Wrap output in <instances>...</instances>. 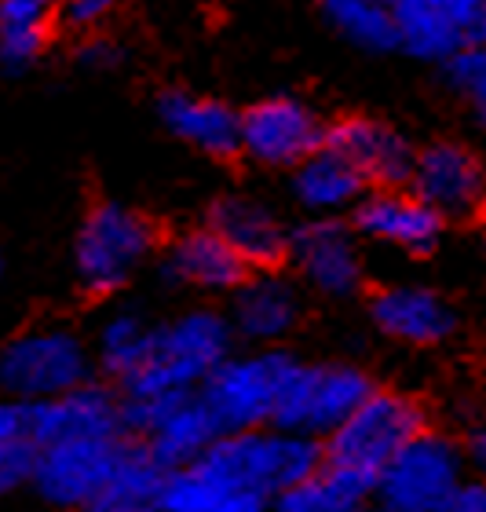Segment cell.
I'll return each mask as SVG.
<instances>
[{
	"label": "cell",
	"instance_id": "cell-4",
	"mask_svg": "<svg viewBox=\"0 0 486 512\" xmlns=\"http://www.w3.org/2000/svg\"><path fill=\"white\" fill-rule=\"evenodd\" d=\"M88 381H92V355L74 330L41 326L11 337L0 348V392L11 403H44Z\"/></svg>",
	"mask_w": 486,
	"mask_h": 512
},
{
	"label": "cell",
	"instance_id": "cell-14",
	"mask_svg": "<svg viewBox=\"0 0 486 512\" xmlns=\"http://www.w3.org/2000/svg\"><path fill=\"white\" fill-rule=\"evenodd\" d=\"M296 271L326 297H351L362 286V256L355 238L337 220H311L289 238Z\"/></svg>",
	"mask_w": 486,
	"mask_h": 512
},
{
	"label": "cell",
	"instance_id": "cell-1",
	"mask_svg": "<svg viewBox=\"0 0 486 512\" xmlns=\"http://www.w3.org/2000/svg\"><path fill=\"white\" fill-rule=\"evenodd\" d=\"M428 428V414L417 399L402 392H377L344 421V425L326 436V472L329 480L344 487L351 498L366 502L377 494L381 472L388 469L402 447Z\"/></svg>",
	"mask_w": 486,
	"mask_h": 512
},
{
	"label": "cell",
	"instance_id": "cell-21",
	"mask_svg": "<svg viewBox=\"0 0 486 512\" xmlns=\"http://www.w3.org/2000/svg\"><path fill=\"white\" fill-rule=\"evenodd\" d=\"M300 319V297L289 282L278 275H256L245 278L234 289V330L249 341H278Z\"/></svg>",
	"mask_w": 486,
	"mask_h": 512
},
{
	"label": "cell",
	"instance_id": "cell-9",
	"mask_svg": "<svg viewBox=\"0 0 486 512\" xmlns=\"http://www.w3.org/2000/svg\"><path fill=\"white\" fill-rule=\"evenodd\" d=\"M373 395V381L359 366L296 363L275 410V428L304 432V436H333L355 410Z\"/></svg>",
	"mask_w": 486,
	"mask_h": 512
},
{
	"label": "cell",
	"instance_id": "cell-24",
	"mask_svg": "<svg viewBox=\"0 0 486 512\" xmlns=\"http://www.w3.org/2000/svg\"><path fill=\"white\" fill-rule=\"evenodd\" d=\"M391 11L399 26V44L417 59H450L468 44L465 26L424 0H391Z\"/></svg>",
	"mask_w": 486,
	"mask_h": 512
},
{
	"label": "cell",
	"instance_id": "cell-7",
	"mask_svg": "<svg viewBox=\"0 0 486 512\" xmlns=\"http://www.w3.org/2000/svg\"><path fill=\"white\" fill-rule=\"evenodd\" d=\"M296 359L286 352H256L238 355L201 384L198 395L212 410L223 432H253V428L275 425V410L282 399Z\"/></svg>",
	"mask_w": 486,
	"mask_h": 512
},
{
	"label": "cell",
	"instance_id": "cell-8",
	"mask_svg": "<svg viewBox=\"0 0 486 512\" xmlns=\"http://www.w3.org/2000/svg\"><path fill=\"white\" fill-rule=\"evenodd\" d=\"M154 249V227L147 216L117 202L96 205L77 231L74 264L81 286L92 297H106L125 286Z\"/></svg>",
	"mask_w": 486,
	"mask_h": 512
},
{
	"label": "cell",
	"instance_id": "cell-27",
	"mask_svg": "<svg viewBox=\"0 0 486 512\" xmlns=\"http://www.w3.org/2000/svg\"><path fill=\"white\" fill-rule=\"evenodd\" d=\"M150 333H154V326H147L132 311H117V315H110L103 322V330H99V363L117 384L143 363Z\"/></svg>",
	"mask_w": 486,
	"mask_h": 512
},
{
	"label": "cell",
	"instance_id": "cell-22",
	"mask_svg": "<svg viewBox=\"0 0 486 512\" xmlns=\"http://www.w3.org/2000/svg\"><path fill=\"white\" fill-rule=\"evenodd\" d=\"M169 472L139 447L136 439H128L117 465L88 502L85 512H161V487Z\"/></svg>",
	"mask_w": 486,
	"mask_h": 512
},
{
	"label": "cell",
	"instance_id": "cell-23",
	"mask_svg": "<svg viewBox=\"0 0 486 512\" xmlns=\"http://www.w3.org/2000/svg\"><path fill=\"white\" fill-rule=\"evenodd\" d=\"M362 180L359 172L351 169L348 161L340 158L337 150H329L326 143L304 158L296 165V176H293V191H296V202L311 209V213H337V209H348V205L359 202Z\"/></svg>",
	"mask_w": 486,
	"mask_h": 512
},
{
	"label": "cell",
	"instance_id": "cell-31",
	"mask_svg": "<svg viewBox=\"0 0 486 512\" xmlns=\"http://www.w3.org/2000/svg\"><path fill=\"white\" fill-rule=\"evenodd\" d=\"M117 8V0H66V22L70 26H96L110 11Z\"/></svg>",
	"mask_w": 486,
	"mask_h": 512
},
{
	"label": "cell",
	"instance_id": "cell-30",
	"mask_svg": "<svg viewBox=\"0 0 486 512\" xmlns=\"http://www.w3.org/2000/svg\"><path fill=\"white\" fill-rule=\"evenodd\" d=\"M30 476H33L30 439H19V443L0 447V498H8V494H15L19 487H26Z\"/></svg>",
	"mask_w": 486,
	"mask_h": 512
},
{
	"label": "cell",
	"instance_id": "cell-37",
	"mask_svg": "<svg viewBox=\"0 0 486 512\" xmlns=\"http://www.w3.org/2000/svg\"><path fill=\"white\" fill-rule=\"evenodd\" d=\"M468 44H486V4L479 8V15L468 26Z\"/></svg>",
	"mask_w": 486,
	"mask_h": 512
},
{
	"label": "cell",
	"instance_id": "cell-15",
	"mask_svg": "<svg viewBox=\"0 0 486 512\" xmlns=\"http://www.w3.org/2000/svg\"><path fill=\"white\" fill-rule=\"evenodd\" d=\"M326 147L337 150L351 169L359 172L366 183L377 187H402L413 176L417 154L410 143L373 118H344L333 128H326Z\"/></svg>",
	"mask_w": 486,
	"mask_h": 512
},
{
	"label": "cell",
	"instance_id": "cell-12",
	"mask_svg": "<svg viewBox=\"0 0 486 512\" xmlns=\"http://www.w3.org/2000/svg\"><path fill=\"white\" fill-rule=\"evenodd\" d=\"M322 143H326V128L318 125V118L300 99H264L249 114H242V154L260 165L289 169L311 158Z\"/></svg>",
	"mask_w": 486,
	"mask_h": 512
},
{
	"label": "cell",
	"instance_id": "cell-3",
	"mask_svg": "<svg viewBox=\"0 0 486 512\" xmlns=\"http://www.w3.org/2000/svg\"><path fill=\"white\" fill-rule=\"evenodd\" d=\"M231 322L216 311H191L169 326H154L143 363L121 381V399L198 392L231 359Z\"/></svg>",
	"mask_w": 486,
	"mask_h": 512
},
{
	"label": "cell",
	"instance_id": "cell-13",
	"mask_svg": "<svg viewBox=\"0 0 486 512\" xmlns=\"http://www.w3.org/2000/svg\"><path fill=\"white\" fill-rule=\"evenodd\" d=\"M410 191L432 205L443 220L472 216L486 198L483 165L461 143H432L413 161Z\"/></svg>",
	"mask_w": 486,
	"mask_h": 512
},
{
	"label": "cell",
	"instance_id": "cell-10",
	"mask_svg": "<svg viewBox=\"0 0 486 512\" xmlns=\"http://www.w3.org/2000/svg\"><path fill=\"white\" fill-rule=\"evenodd\" d=\"M125 447H128V436L70 439V443L37 447L33 450L30 487L37 491V498L48 509L85 512Z\"/></svg>",
	"mask_w": 486,
	"mask_h": 512
},
{
	"label": "cell",
	"instance_id": "cell-20",
	"mask_svg": "<svg viewBox=\"0 0 486 512\" xmlns=\"http://www.w3.org/2000/svg\"><path fill=\"white\" fill-rule=\"evenodd\" d=\"M165 271L176 282L212 289V293L238 289L249 278L245 260L212 227H198V231H187V235L176 238L169 249V260H165Z\"/></svg>",
	"mask_w": 486,
	"mask_h": 512
},
{
	"label": "cell",
	"instance_id": "cell-38",
	"mask_svg": "<svg viewBox=\"0 0 486 512\" xmlns=\"http://www.w3.org/2000/svg\"><path fill=\"white\" fill-rule=\"evenodd\" d=\"M0 275H4V256H0Z\"/></svg>",
	"mask_w": 486,
	"mask_h": 512
},
{
	"label": "cell",
	"instance_id": "cell-6",
	"mask_svg": "<svg viewBox=\"0 0 486 512\" xmlns=\"http://www.w3.org/2000/svg\"><path fill=\"white\" fill-rule=\"evenodd\" d=\"M465 483V450L450 436L424 428L395 454L377 483L381 512H446Z\"/></svg>",
	"mask_w": 486,
	"mask_h": 512
},
{
	"label": "cell",
	"instance_id": "cell-35",
	"mask_svg": "<svg viewBox=\"0 0 486 512\" xmlns=\"http://www.w3.org/2000/svg\"><path fill=\"white\" fill-rule=\"evenodd\" d=\"M81 63L96 66V70H106V66L117 63V48L110 41H88L85 48H81Z\"/></svg>",
	"mask_w": 486,
	"mask_h": 512
},
{
	"label": "cell",
	"instance_id": "cell-34",
	"mask_svg": "<svg viewBox=\"0 0 486 512\" xmlns=\"http://www.w3.org/2000/svg\"><path fill=\"white\" fill-rule=\"evenodd\" d=\"M424 4H432V8H439L443 15H450L454 22H461L468 33V26H472V19L479 15V8H483L486 0H424Z\"/></svg>",
	"mask_w": 486,
	"mask_h": 512
},
{
	"label": "cell",
	"instance_id": "cell-33",
	"mask_svg": "<svg viewBox=\"0 0 486 512\" xmlns=\"http://www.w3.org/2000/svg\"><path fill=\"white\" fill-rule=\"evenodd\" d=\"M446 512H486V483H461V491L446 505Z\"/></svg>",
	"mask_w": 486,
	"mask_h": 512
},
{
	"label": "cell",
	"instance_id": "cell-36",
	"mask_svg": "<svg viewBox=\"0 0 486 512\" xmlns=\"http://www.w3.org/2000/svg\"><path fill=\"white\" fill-rule=\"evenodd\" d=\"M465 458L476 465V472L483 476V483H486V421L483 425H476L472 432H468V443H465Z\"/></svg>",
	"mask_w": 486,
	"mask_h": 512
},
{
	"label": "cell",
	"instance_id": "cell-26",
	"mask_svg": "<svg viewBox=\"0 0 486 512\" xmlns=\"http://www.w3.org/2000/svg\"><path fill=\"white\" fill-rule=\"evenodd\" d=\"M326 4L329 22L337 26L348 41L373 48V52H388L399 44V26H395V11L384 0H322Z\"/></svg>",
	"mask_w": 486,
	"mask_h": 512
},
{
	"label": "cell",
	"instance_id": "cell-2",
	"mask_svg": "<svg viewBox=\"0 0 486 512\" xmlns=\"http://www.w3.org/2000/svg\"><path fill=\"white\" fill-rule=\"evenodd\" d=\"M194 465L220 487L253 491L275 502L278 494L315 480L326 465V450L315 436L267 425L253 432H223Z\"/></svg>",
	"mask_w": 486,
	"mask_h": 512
},
{
	"label": "cell",
	"instance_id": "cell-19",
	"mask_svg": "<svg viewBox=\"0 0 486 512\" xmlns=\"http://www.w3.org/2000/svg\"><path fill=\"white\" fill-rule=\"evenodd\" d=\"M373 322L402 344H439L454 333L450 304L417 286L381 289L373 297Z\"/></svg>",
	"mask_w": 486,
	"mask_h": 512
},
{
	"label": "cell",
	"instance_id": "cell-18",
	"mask_svg": "<svg viewBox=\"0 0 486 512\" xmlns=\"http://www.w3.org/2000/svg\"><path fill=\"white\" fill-rule=\"evenodd\" d=\"M158 114L172 136L191 143L209 158H234L242 150V118L220 99H201L191 92H165Z\"/></svg>",
	"mask_w": 486,
	"mask_h": 512
},
{
	"label": "cell",
	"instance_id": "cell-16",
	"mask_svg": "<svg viewBox=\"0 0 486 512\" xmlns=\"http://www.w3.org/2000/svg\"><path fill=\"white\" fill-rule=\"evenodd\" d=\"M355 227L373 242H388V246H399L406 253H428L443 235V216L413 191L381 187L359 202Z\"/></svg>",
	"mask_w": 486,
	"mask_h": 512
},
{
	"label": "cell",
	"instance_id": "cell-11",
	"mask_svg": "<svg viewBox=\"0 0 486 512\" xmlns=\"http://www.w3.org/2000/svg\"><path fill=\"white\" fill-rule=\"evenodd\" d=\"M128 436L125 432V406L103 384H81L74 392L44 399L26 406V439L30 447H52L70 439H103Z\"/></svg>",
	"mask_w": 486,
	"mask_h": 512
},
{
	"label": "cell",
	"instance_id": "cell-5",
	"mask_svg": "<svg viewBox=\"0 0 486 512\" xmlns=\"http://www.w3.org/2000/svg\"><path fill=\"white\" fill-rule=\"evenodd\" d=\"M125 432L136 439L165 472L187 469L223 436L212 410L198 392L154 395V399H121Z\"/></svg>",
	"mask_w": 486,
	"mask_h": 512
},
{
	"label": "cell",
	"instance_id": "cell-28",
	"mask_svg": "<svg viewBox=\"0 0 486 512\" xmlns=\"http://www.w3.org/2000/svg\"><path fill=\"white\" fill-rule=\"evenodd\" d=\"M271 512H362V502L351 498L344 487H337L326 472H318L315 480L278 494L271 502Z\"/></svg>",
	"mask_w": 486,
	"mask_h": 512
},
{
	"label": "cell",
	"instance_id": "cell-32",
	"mask_svg": "<svg viewBox=\"0 0 486 512\" xmlns=\"http://www.w3.org/2000/svg\"><path fill=\"white\" fill-rule=\"evenodd\" d=\"M26 439V406L0 399V447Z\"/></svg>",
	"mask_w": 486,
	"mask_h": 512
},
{
	"label": "cell",
	"instance_id": "cell-17",
	"mask_svg": "<svg viewBox=\"0 0 486 512\" xmlns=\"http://www.w3.org/2000/svg\"><path fill=\"white\" fill-rule=\"evenodd\" d=\"M209 227L216 235H223V242L242 256L245 267H264V271H271V267H278L289 256V238L293 235L256 198H238V194L220 198V202L212 205Z\"/></svg>",
	"mask_w": 486,
	"mask_h": 512
},
{
	"label": "cell",
	"instance_id": "cell-29",
	"mask_svg": "<svg viewBox=\"0 0 486 512\" xmlns=\"http://www.w3.org/2000/svg\"><path fill=\"white\" fill-rule=\"evenodd\" d=\"M450 85L457 96L476 110L479 121H486V44H465L457 55H450Z\"/></svg>",
	"mask_w": 486,
	"mask_h": 512
},
{
	"label": "cell",
	"instance_id": "cell-25",
	"mask_svg": "<svg viewBox=\"0 0 486 512\" xmlns=\"http://www.w3.org/2000/svg\"><path fill=\"white\" fill-rule=\"evenodd\" d=\"M48 0H0V63L30 66L48 41Z\"/></svg>",
	"mask_w": 486,
	"mask_h": 512
}]
</instances>
